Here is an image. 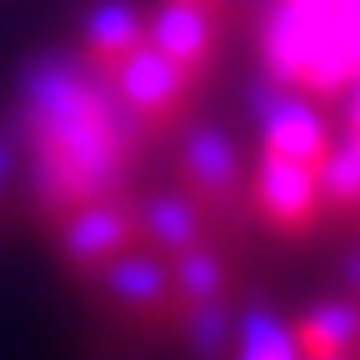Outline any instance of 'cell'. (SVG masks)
Here are the masks:
<instances>
[{
    "instance_id": "obj_7",
    "label": "cell",
    "mask_w": 360,
    "mask_h": 360,
    "mask_svg": "<svg viewBox=\"0 0 360 360\" xmlns=\"http://www.w3.org/2000/svg\"><path fill=\"white\" fill-rule=\"evenodd\" d=\"M146 45L165 60H175L186 75H200L210 65L215 51V30H210V6H191V0H170V6L155 11V20L146 25Z\"/></svg>"
},
{
    "instance_id": "obj_6",
    "label": "cell",
    "mask_w": 360,
    "mask_h": 360,
    "mask_svg": "<svg viewBox=\"0 0 360 360\" xmlns=\"http://www.w3.org/2000/svg\"><path fill=\"white\" fill-rule=\"evenodd\" d=\"M260 146H265V155H281V160L321 170V160L330 150V130L310 105L285 101L276 90L270 101H260Z\"/></svg>"
},
{
    "instance_id": "obj_19",
    "label": "cell",
    "mask_w": 360,
    "mask_h": 360,
    "mask_svg": "<svg viewBox=\"0 0 360 360\" xmlns=\"http://www.w3.org/2000/svg\"><path fill=\"white\" fill-rule=\"evenodd\" d=\"M295 6H326V0H295Z\"/></svg>"
},
{
    "instance_id": "obj_13",
    "label": "cell",
    "mask_w": 360,
    "mask_h": 360,
    "mask_svg": "<svg viewBox=\"0 0 360 360\" xmlns=\"http://www.w3.org/2000/svg\"><path fill=\"white\" fill-rule=\"evenodd\" d=\"M321 200L340 220H360V141L350 135L345 146H330L321 160Z\"/></svg>"
},
{
    "instance_id": "obj_14",
    "label": "cell",
    "mask_w": 360,
    "mask_h": 360,
    "mask_svg": "<svg viewBox=\"0 0 360 360\" xmlns=\"http://www.w3.org/2000/svg\"><path fill=\"white\" fill-rule=\"evenodd\" d=\"M170 285L180 290V300H186V305L195 310V305H205V300H220L225 270H220V260H215V255H205V250L195 245V250H186V255L175 260V276H170Z\"/></svg>"
},
{
    "instance_id": "obj_16",
    "label": "cell",
    "mask_w": 360,
    "mask_h": 360,
    "mask_svg": "<svg viewBox=\"0 0 360 360\" xmlns=\"http://www.w3.org/2000/svg\"><path fill=\"white\" fill-rule=\"evenodd\" d=\"M186 330H191V345H195L200 355H215V350L225 345V330H231V321L220 315V305H215V300H205V305H195V310H191Z\"/></svg>"
},
{
    "instance_id": "obj_15",
    "label": "cell",
    "mask_w": 360,
    "mask_h": 360,
    "mask_svg": "<svg viewBox=\"0 0 360 360\" xmlns=\"http://www.w3.org/2000/svg\"><path fill=\"white\" fill-rule=\"evenodd\" d=\"M240 360H300V350L270 315H250L240 326Z\"/></svg>"
},
{
    "instance_id": "obj_2",
    "label": "cell",
    "mask_w": 360,
    "mask_h": 360,
    "mask_svg": "<svg viewBox=\"0 0 360 360\" xmlns=\"http://www.w3.org/2000/svg\"><path fill=\"white\" fill-rule=\"evenodd\" d=\"M260 60L270 85H290L305 96H335L360 80V0L295 6L276 0L260 25Z\"/></svg>"
},
{
    "instance_id": "obj_9",
    "label": "cell",
    "mask_w": 360,
    "mask_h": 360,
    "mask_svg": "<svg viewBox=\"0 0 360 360\" xmlns=\"http://www.w3.org/2000/svg\"><path fill=\"white\" fill-rule=\"evenodd\" d=\"M295 350L300 360H340V355H355L360 350V310L345 305V300H326L315 305L300 330H295Z\"/></svg>"
},
{
    "instance_id": "obj_1",
    "label": "cell",
    "mask_w": 360,
    "mask_h": 360,
    "mask_svg": "<svg viewBox=\"0 0 360 360\" xmlns=\"http://www.w3.org/2000/svg\"><path fill=\"white\" fill-rule=\"evenodd\" d=\"M25 125L35 186L51 210H75L115 191L125 170V125L70 65L45 60L25 75Z\"/></svg>"
},
{
    "instance_id": "obj_4",
    "label": "cell",
    "mask_w": 360,
    "mask_h": 360,
    "mask_svg": "<svg viewBox=\"0 0 360 360\" xmlns=\"http://www.w3.org/2000/svg\"><path fill=\"white\" fill-rule=\"evenodd\" d=\"M115 75V85H120V101L141 115V120H150V125H170L180 110H186V90H191V75L180 70L175 60H165L155 45H135V51L110 70Z\"/></svg>"
},
{
    "instance_id": "obj_18",
    "label": "cell",
    "mask_w": 360,
    "mask_h": 360,
    "mask_svg": "<svg viewBox=\"0 0 360 360\" xmlns=\"http://www.w3.org/2000/svg\"><path fill=\"white\" fill-rule=\"evenodd\" d=\"M6 170H11V150L0 146V180H6Z\"/></svg>"
},
{
    "instance_id": "obj_8",
    "label": "cell",
    "mask_w": 360,
    "mask_h": 360,
    "mask_svg": "<svg viewBox=\"0 0 360 360\" xmlns=\"http://www.w3.org/2000/svg\"><path fill=\"white\" fill-rule=\"evenodd\" d=\"M180 165H186V180L210 195V200H231L236 186H240V155L231 146V135L215 130V125H200L191 130V141H186V155H180Z\"/></svg>"
},
{
    "instance_id": "obj_3",
    "label": "cell",
    "mask_w": 360,
    "mask_h": 360,
    "mask_svg": "<svg viewBox=\"0 0 360 360\" xmlns=\"http://www.w3.org/2000/svg\"><path fill=\"white\" fill-rule=\"evenodd\" d=\"M255 210L265 215L270 231L281 236H305L321 215V170L295 165L281 155H260L255 170Z\"/></svg>"
},
{
    "instance_id": "obj_5",
    "label": "cell",
    "mask_w": 360,
    "mask_h": 360,
    "mask_svg": "<svg viewBox=\"0 0 360 360\" xmlns=\"http://www.w3.org/2000/svg\"><path fill=\"white\" fill-rule=\"evenodd\" d=\"M135 236H141V220H135L115 195H101V200H85L75 210H65V231H60V245L75 265H105L115 260Z\"/></svg>"
},
{
    "instance_id": "obj_17",
    "label": "cell",
    "mask_w": 360,
    "mask_h": 360,
    "mask_svg": "<svg viewBox=\"0 0 360 360\" xmlns=\"http://www.w3.org/2000/svg\"><path fill=\"white\" fill-rule=\"evenodd\" d=\"M350 135L360 141V80H355V101H350Z\"/></svg>"
},
{
    "instance_id": "obj_10",
    "label": "cell",
    "mask_w": 360,
    "mask_h": 360,
    "mask_svg": "<svg viewBox=\"0 0 360 360\" xmlns=\"http://www.w3.org/2000/svg\"><path fill=\"white\" fill-rule=\"evenodd\" d=\"M105 290L130 305V310H155L170 290V276L160 270L155 255H120V260H105Z\"/></svg>"
},
{
    "instance_id": "obj_20",
    "label": "cell",
    "mask_w": 360,
    "mask_h": 360,
    "mask_svg": "<svg viewBox=\"0 0 360 360\" xmlns=\"http://www.w3.org/2000/svg\"><path fill=\"white\" fill-rule=\"evenodd\" d=\"M191 6H210V0H191Z\"/></svg>"
},
{
    "instance_id": "obj_11",
    "label": "cell",
    "mask_w": 360,
    "mask_h": 360,
    "mask_svg": "<svg viewBox=\"0 0 360 360\" xmlns=\"http://www.w3.org/2000/svg\"><path fill=\"white\" fill-rule=\"evenodd\" d=\"M141 231L150 245H160L170 255H186L200 245V210L186 195H155L141 215Z\"/></svg>"
},
{
    "instance_id": "obj_12",
    "label": "cell",
    "mask_w": 360,
    "mask_h": 360,
    "mask_svg": "<svg viewBox=\"0 0 360 360\" xmlns=\"http://www.w3.org/2000/svg\"><path fill=\"white\" fill-rule=\"evenodd\" d=\"M141 40H146V30L125 6H96L90 20H85V45H90V56L101 60V70H115Z\"/></svg>"
}]
</instances>
